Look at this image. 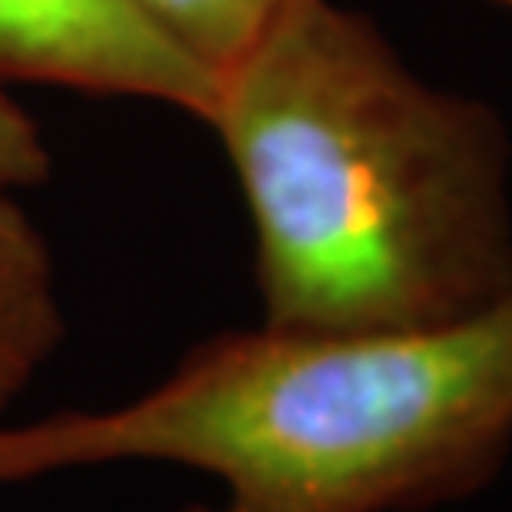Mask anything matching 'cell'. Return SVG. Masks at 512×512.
<instances>
[{
    "label": "cell",
    "mask_w": 512,
    "mask_h": 512,
    "mask_svg": "<svg viewBox=\"0 0 512 512\" xmlns=\"http://www.w3.org/2000/svg\"><path fill=\"white\" fill-rule=\"evenodd\" d=\"M205 126L248 205L265 328H433L512 294L503 119L423 83L370 17L288 0Z\"/></svg>",
    "instance_id": "obj_1"
},
{
    "label": "cell",
    "mask_w": 512,
    "mask_h": 512,
    "mask_svg": "<svg viewBox=\"0 0 512 512\" xmlns=\"http://www.w3.org/2000/svg\"><path fill=\"white\" fill-rule=\"evenodd\" d=\"M512 453V294L410 331H225L103 410L0 423V489L169 463L219 479V512H427Z\"/></svg>",
    "instance_id": "obj_2"
},
{
    "label": "cell",
    "mask_w": 512,
    "mask_h": 512,
    "mask_svg": "<svg viewBox=\"0 0 512 512\" xmlns=\"http://www.w3.org/2000/svg\"><path fill=\"white\" fill-rule=\"evenodd\" d=\"M60 86L172 106L205 123L219 73L133 0H0V90Z\"/></svg>",
    "instance_id": "obj_3"
},
{
    "label": "cell",
    "mask_w": 512,
    "mask_h": 512,
    "mask_svg": "<svg viewBox=\"0 0 512 512\" xmlns=\"http://www.w3.org/2000/svg\"><path fill=\"white\" fill-rule=\"evenodd\" d=\"M17 195L0 189V413L37 377L67 331L50 245Z\"/></svg>",
    "instance_id": "obj_4"
},
{
    "label": "cell",
    "mask_w": 512,
    "mask_h": 512,
    "mask_svg": "<svg viewBox=\"0 0 512 512\" xmlns=\"http://www.w3.org/2000/svg\"><path fill=\"white\" fill-rule=\"evenodd\" d=\"M189 53L222 76L288 0H133Z\"/></svg>",
    "instance_id": "obj_5"
},
{
    "label": "cell",
    "mask_w": 512,
    "mask_h": 512,
    "mask_svg": "<svg viewBox=\"0 0 512 512\" xmlns=\"http://www.w3.org/2000/svg\"><path fill=\"white\" fill-rule=\"evenodd\" d=\"M53 156L40 123L7 90H0V189L24 192L50 179Z\"/></svg>",
    "instance_id": "obj_6"
},
{
    "label": "cell",
    "mask_w": 512,
    "mask_h": 512,
    "mask_svg": "<svg viewBox=\"0 0 512 512\" xmlns=\"http://www.w3.org/2000/svg\"><path fill=\"white\" fill-rule=\"evenodd\" d=\"M179 512H219V506H205V503H192V506H185Z\"/></svg>",
    "instance_id": "obj_7"
},
{
    "label": "cell",
    "mask_w": 512,
    "mask_h": 512,
    "mask_svg": "<svg viewBox=\"0 0 512 512\" xmlns=\"http://www.w3.org/2000/svg\"><path fill=\"white\" fill-rule=\"evenodd\" d=\"M493 4H503V7H512V0H493Z\"/></svg>",
    "instance_id": "obj_8"
}]
</instances>
